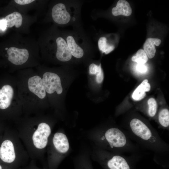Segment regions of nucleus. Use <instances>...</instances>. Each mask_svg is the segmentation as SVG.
<instances>
[{"mask_svg": "<svg viewBox=\"0 0 169 169\" xmlns=\"http://www.w3.org/2000/svg\"><path fill=\"white\" fill-rule=\"evenodd\" d=\"M98 46L99 50L102 53L108 54L112 51L115 49L113 45L108 44L106 38L104 37L100 38L98 41Z\"/></svg>", "mask_w": 169, "mask_h": 169, "instance_id": "obj_18", "label": "nucleus"}, {"mask_svg": "<svg viewBox=\"0 0 169 169\" xmlns=\"http://www.w3.org/2000/svg\"><path fill=\"white\" fill-rule=\"evenodd\" d=\"M136 69L138 72L141 73H146L147 71V68L144 64H139L136 65Z\"/></svg>", "mask_w": 169, "mask_h": 169, "instance_id": "obj_24", "label": "nucleus"}, {"mask_svg": "<svg viewBox=\"0 0 169 169\" xmlns=\"http://www.w3.org/2000/svg\"><path fill=\"white\" fill-rule=\"evenodd\" d=\"M7 26L6 22L4 19L0 20V29L2 30H5Z\"/></svg>", "mask_w": 169, "mask_h": 169, "instance_id": "obj_26", "label": "nucleus"}, {"mask_svg": "<svg viewBox=\"0 0 169 169\" xmlns=\"http://www.w3.org/2000/svg\"><path fill=\"white\" fill-rule=\"evenodd\" d=\"M29 90L40 99H43L46 96V91L43 85L42 79L38 76L29 78L28 81Z\"/></svg>", "mask_w": 169, "mask_h": 169, "instance_id": "obj_11", "label": "nucleus"}, {"mask_svg": "<svg viewBox=\"0 0 169 169\" xmlns=\"http://www.w3.org/2000/svg\"><path fill=\"white\" fill-rule=\"evenodd\" d=\"M158 120L160 125L164 127H167L169 125V111L166 109L161 110L158 115Z\"/></svg>", "mask_w": 169, "mask_h": 169, "instance_id": "obj_19", "label": "nucleus"}, {"mask_svg": "<svg viewBox=\"0 0 169 169\" xmlns=\"http://www.w3.org/2000/svg\"><path fill=\"white\" fill-rule=\"evenodd\" d=\"M15 2L19 5H25L29 4L34 1V0H15Z\"/></svg>", "mask_w": 169, "mask_h": 169, "instance_id": "obj_25", "label": "nucleus"}, {"mask_svg": "<svg viewBox=\"0 0 169 169\" xmlns=\"http://www.w3.org/2000/svg\"><path fill=\"white\" fill-rule=\"evenodd\" d=\"M148 60V57L144 51L142 49H139L136 55L132 58V61L139 64H144Z\"/></svg>", "mask_w": 169, "mask_h": 169, "instance_id": "obj_20", "label": "nucleus"}, {"mask_svg": "<svg viewBox=\"0 0 169 169\" xmlns=\"http://www.w3.org/2000/svg\"><path fill=\"white\" fill-rule=\"evenodd\" d=\"M151 86L148 83V80L144 79L136 88L132 94V98L136 101L140 100L143 99L146 95V92L150 91Z\"/></svg>", "mask_w": 169, "mask_h": 169, "instance_id": "obj_16", "label": "nucleus"}, {"mask_svg": "<svg viewBox=\"0 0 169 169\" xmlns=\"http://www.w3.org/2000/svg\"><path fill=\"white\" fill-rule=\"evenodd\" d=\"M0 145V159L17 169L30 159L28 153L15 129L8 130Z\"/></svg>", "mask_w": 169, "mask_h": 169, "instance_id": "obj_2", "label": "nucleus"}, {"mask_svg": "<svg viewBox=\"0 0 169 169\" xmlns=\"http://www.w3.org/2000/svg\"><path fill=\"white\" fill-rule=\"evenodd\" d=\"M0 169H3V167L2 165L0 164Z\"/></svg>", "mask_w": 169, "mask_h": 169, "instance_id": "obj_28", "label": "nucleus"}, {"mask_svg": "<svg viewBox=\"0 0 169 169\" xmlns=\"http://www.w3.org/2000/svg\"><path fill=\"white\" fill-rule=\"evenodd\" d=\"M42 82L46 91L49 94L56 91L58 94H60L63 91L60 79L56 74L46 72L43 75Z\"/></svg>", "mask_w": 169, "mask_h": 169, "instance_id": "obj_7", "label": "nucleus"}, {"mask_svg": "<svg viewBox=\"0 0 169 169\" xmlns=\"http://www.w3.org/2000/svg\"><path fill=\"white\" fill-rule=\"evenodd\" d=\"M148 105V113L151 117L154 116L156 115L157 108V104L156 100L153 98H150L147 101Z\"/></svg>", "mask_w": 169, "mask_h": 169, "instance_id": "obj_21", "label": "nucleus"}, {"mask_svg": "<svg viewBox=\"0 0 169 169\" xmlns=\"http://www.w3.org/2000/svg\"><path fill=\"white\" fill-rule=\"evenodd\" d=\"M99 68V65H98L94 63L90 64L89 66L90 74L92 75H96L98 71Z\"/></svg>", "mask_w": 169, "mask_h": 169, "instance_id": "obj_23", "label": "nucleus"}, {"mask_svg": "<svg viewBox=\"0 0 169 169\" xmlns=\"http://www.w3.org/2000/svg\"><path fill=\"white\" fill-rule=\"evenodd\" d=\"M132 12V9L129 3L125 0L118 1L116 7L112 9V14L115 16L122 15L128 16L131 14Z\"/></svg>", "mask_w": 169, "mask_h": 169, "instance_id": "obj_14", "label": "nucleus"}, {"mask_svg": "<svg viewBox=\"0 0 169 169\" xmlns=\"http://www.w3.org/2000/svg\"><path fill=\"white\" fill-rule=\"evenodd\" d=\"M7 27L10 28L14 26L19 28L22 25L23 18L21 14L17 12H13L7 15L4 18Z\"/></svg>", "mask_w": 169, "mask_h": 169, "instance_id": "obj_17", "label": "nucleus"}, {"mask_svg": "<svg viewBox=\"0 0 169 169\" xmlns=\"http://www.w3.org/2000/svg\"><path fill=\"white\" fill-rule=\"evenodd\" d=\"M106 165L108 169H130L126 160L119 155H115L109 159Z\"/></svg>", "mask_w": 169, "mask_h": 169, "instance_id": "obj_13", "label": "nucleus"}, {"mask_svg": "<svg viewBox=\"0 0 169 169\" xmlns=\"http://www.w3.org/2000/svg\"><path fill=\"white\" fill-rule=\"evenodd\" d=\"M72 55L80 59L86 52L93 49V46L87 35L80 27L67 31L63 33Z\"/></svg>", "mask_w": 169, "mask_h": 169, "instance_id": "obj_4", "label": "nucleus"}, {"mask_svg": "<svg viewBox=\"0 0 169 169\" xmlns=\"http://www.w3.org/2000/svg\"><path fill=\"white\" fill-rule=\"evenodd\" d=\"M51 145L50 158L55 153L64 154L66 153L69 148V142L66 136L60 132H57L54 134L51 139Z\"/></svg>", "mask_w": 169, "mask_h": 169, "instance_id": "obj_8", "label": "nucleus"}, {"mask_svg": "<svg viewBox=\"0 0 169 169\" xmlns=\"http://www.w3.org/2000/svg\"><path fill=\"white\" fill-rule=\"evenodd\" d=\"M161 42V40L157 38H149L146 40L143 45L144 50L149 58H152L155 55L156 49L155 45L158 46Z\"/></svg>", "mask_w": 169, "mask_h": 169, "instance_id": "obj_15", "label": "nucleus"}, {"mask_svg": "<svg viewBox=\"0 0 169 169\" xmlns=\"http://www.w3.org/2000/svg\"><path fill=\"white\" fill-rule=\"evenodd\" d=\"M82 2L66 0L57 3L53 7L51 17L56 23L64 26L80 27Z\"/></svg>", "mask_w": 169, "mask_h": 169, "instance_id": "obj_3", "label": "nucleus"}, {"mask_svg": "<svg viewBox=\"0 0 169 169\" xmlns=\"http://www.w3.org/2000/svg\"><path fill=\"white\" fill-rule=\"evenodd\" d=\"M105 139L111 148H121L125 146L127 143L126 137L120 130L112 128L105 132L102 139Z\"/></svg>", "mask_w": 169, "mask_h": 169, "instance_id": "obj_6", "label": "nucleus"}, {"mask_svg": "<svg viewBox=\"0 0 169 169\" xmlns=\"http://www.w3.org/2000/svg\"><path fill=\"white\" fill-rule=\"evenodd\" d=\"M23 169H40L37 167L34 164V161L32 160L29 166Z\"/></svg>", "mask_w": 169, "mask_h": 169, "instance_id": "obj_27", "label": "nucleus"}, {"mask_svg": "<svg viewBox=\"0 0 169 169\" xmlns=\"http://www.w3.org/2000/svg\"><path fill=\"white\" fill-rule=\"evenodd\" d=\"M130 126L133 133L141 140L151 143L156 141V138L151 130L140 120L132 119L130 122Z\"/></svg>", "mask_w": 169, "mask_h": 169, "instance_id": "obj_5", "label": "nucleus"}, {"mask_svg": "<svg viewBox=\"0 0 169 169\" xmlns=\"http://www.w3.org/2000/svg\"><path fill=\"white\" fill-rule=\"evenodd\" d=\"M13 95V89L9 85H4L0 89V109L4 110L9 107Z\"/></svg>", "mask_w": 169, "mask_h": 169, "instance_id": "obj_12", "label": "nucleus"}, {"mask_svg": "<svg viewBox=\"0 0 169 169\" xmlns=\"http://www.w3.org/2000/svg\"><path fill=\"white\" fill-rule=\"evenodd\" d=\"M8 60L12 64L20 65L25 63L29 56L28 51L26 49H19L11 47L7 51Z\"/></svg>", "mask_w": 169, "mask_h": 169, "instance_id": "obj_9", "label": "nucleus"}, {"mask_svg": "<svg viewBox=\"0 0 169 169\" xmlns=\"http://www.w3.org/2000/svg\"><path fill=\"white\" fill-rule=\"evenodd\" d=\"M57 46L56 56L59 61L65 62L71 59L72 56L68 47L63 33V35L58 36L55 39Z\"/></svg>", "mask_w": 169, "mask_h": 169, "instance_id": "obj_10", "label": "nucleus"}, {"mask_svg": "<svg viewBox=\"0 0 169 169\" xmlns=\"http://www.w3.org/2000/svg\"><path fill=\"white\" fill-rule=\"evenodd\" d=\"M95 75H96V82L98 83H101L104 79V75L100 64L99 65V69Z\"/></svg>", "mask_w": 169, "mask_h": 169, "instance_id": "obj_22", "label": "nucleus"}, {"mask_svg": "<svg viewBox=\"0 0 169 169\" xmlns=\"http://www.w3.org/2000/svg\"><path fill=\"white\" fill-rule=\"evenodd\" d=\"M15 129L30 159L42 158L51 133L50 125L44 121H30L18 124Z\"/></svg>", "mask_w": 169, "mask_h": 169, "instance_id": "obj_1", "label": "nucleus"}]
</instances>
